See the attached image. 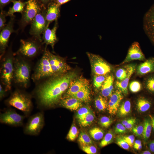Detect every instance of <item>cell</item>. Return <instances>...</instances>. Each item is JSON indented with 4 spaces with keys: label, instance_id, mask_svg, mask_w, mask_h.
Segmentation results:
<instances>
[{
    "label": "cell",
    "instance_id": "cell-31",
    "mask_svg": "<svg viewBox=\"0 0 154 154\" xmlns=\"http://www.w3.org/2000/svg\"><path fill=\"white\" fill-rule=\"evenodd\" d=\"M89 133L94 139L97 140L101 139L104 135L103 131L98 127H94L90 129Z\"/></svg>",
    "mask_w": 154,
    "mask_h": 154
},
{
    "label": "cell",
    "instance_id": "cell-3",
    "mask_svg": "<svg viewBox=\"0 0 154 154\" xmlns=\"http://www.w3.org/2000/svg\"><path fill=\"white\" fill-rule=\"evenodd\" d=\"M15 58L14 53L10 46L4 54L0 58L1 82L7 92L11 89L13 82Z\"/></svg>",
    "mask_w": 154,
    "mask_h": 154
},
{
    "label": "cell",
    "instance_id": "cell-21",
    "mask_svg": "<svg viewBox=\"0 0 154 154\" xmlns=\"http://www.w3.org/2000/svg\"><path fill=\"white\" fill-rule=\"evenodd\" d=\"M61 99L60 104L63 107L72 111L76 110L82 107V102L73 97Z\"/></svg>",
    "mask_w": 154,
    "mask_h": 154
},
{
    "label": "cell",
    "instance_id": "cell-51",
    "mask_svg": "<svg viewBox=\"0 0 154 154\" xmlns=\"http://www.w3.org/2000/svg\"><path fill=\"white\" fill-rule=\"evenodd\" d=\"M70 0H55V2L56 3V4L59 6H60L68 2Z\"/></svg>",
    "mask_w": 154,
    "mask_h": 154
},
{
    "label": "cell",
    "instance_id": "cell-7",
    "mask_svg": "<svg viewBox=\"0 0 154 154\" xmlns=\"http://www.w3.org/2000/svg\"><path fill=\"white\" fill-rule=\"evenodd\" d=\"M44 6L38 0H27L19 22L20 27L24 28L32 21Z\"/></svg>",
    "mask_w": 154,
    "mask_h": 154
},
{
    "label": "cell",
    "instance_id": "cell-36",
    "mask_svg": "<svg viewBox=\"0 0 154 154\" xmlns=\"http://www.w3.org/2000/svg\"><path fill=\"white\" fill-rule=\"evenodd\" d=\"M78 134V131L77 128L74 125H73L68 134L67 138L69 140L73 141L77 137Z\"/></svg>",
    "mask_w": 154,
    "mask_h": 154
},
{
    "label": "cell",
    "instance_id": "cell-32",
    "mask_svg": "<svg viewBox=\"0 0 154 154\" xmlns=\"http://www.w3.org/2000/svg\"><path fill=\"white\" fill-rule=\"evenodd\" d=\"M114 135L112 130L109 131L105 135L101 141L100 145L103 147L111 143L113 141Z\"/></svg>",
    "mask_w": 154,
    "mask_h": 154
},
{
    "label": "cell",
    "instance_id": "cell-49",
    "mask_svg": "<svg viewBox=\"0 0 154 154\" xmlns=\"http://www.w3.org/2000/svg\"><path fill=\"white\" fill-rule=\"evenodd\" d=\"M13 0H0V8L1 10L3 9L4 7L8 5Z\"/></svg>",
    "mask_w": 154,
    "mask_h": 154
},
{
    "label": "cell",
    "instance_id": "cell-50",
    "mask_svg": "<svg viewBox=\"0 0 154 154\" xmlns=\"http://www.w3.org/2000/svg\"><path fill=\"white\" fill-rule=\"evenodd\" d=\"M45 7H46L48 5L54 0H38Z\"/></svg>",
    "mask_w": 154,
    "mask_h": 154
},
{
    "label": "cell",
    "instance_id": "cell-44",
    "mask_svg": "<svg viewBox=\"0 0 154 154\" xmlns=\"http://www.w3.org/2000/svg\"><path fill=\"white\" fill-rule=\"evenodd\" d=\"M116 143L120 147L125 149H128L129 145L122 137H118L116 139Z\"/></svg>",
    "mask_w": 154,
    "mask_h": 154
},
{
    "label": "cell",
    "instance_id": "cell-34",
    "mask_svg": "<svg viewBox=\"0 0 154 154\" xmlns=\"http://www.w3.org/2000/svg\"><path fill=\"white\" fill-rule=\"evenodd\" d=\"M91 111L90 108L88 106L81 107L77 112L76 117L78 120L82 119Z\"/></svg>",
    "mask_w": 154,
    "mask_h": 154
},
{
    "label": "cell",
    "instance_id": "cell-35",
    "mask_svg": "<svg viewBox=\"0 0 154 154\" xmlns=\"http://www.w3.org/2000/svg\"><path fill=\"white\" fill-rule=\"evenodd\" d=\"M105 75H95L94 76L93 84L96 88H99L102 87L107 78Z\"/></svg>",
    "mask_w": 154,
    "mask_h": 154
},
{
    "label": "cell",
    "instance_id": "cell-28",
    "mask_svg": "<svg viewBox=\"0 0 154 154\" xmlns=\"http://www.w3.org/2000/svg\"><path fill=\"white\" fill-rule=\"evenodd\" d=\"M78 141L82 146L92 144V141L88 135L86 133L82 132L79 135Z\"/></svg>",
    "mask_w": 154,
    "mask_h": 154
},
{
    "label": "cell",
    "instance_id": "cell-47",
    "mask_svg": "<svg viewBox=\"0 0 154 154\" xmlns=\"http://www.w3.org/2000/svg\"><path fill=\"white\" fill-rule=\"evenodd\" d=\"M7 92L1 84H0V99L2 100L6 96Z\"/></svg>",
    "mask_w": 154,
    "mask_h": 154
},
{
    "label": "cell",
    "instance_id": "cell-40",
    "mask_svg": "<svg viewBox=\"0 0 154 154\" xmlns=\"http://www.w3.org/2000/svg\"><path fill=\"white\" fill-rule=\"evenodd\" d=\"M81 149L85 152L88 154H94L96 153L97 150L94 146L90 145L82 146Z\"/></svg>",
    "mask_w": 154,
    "mask_h": 154
},
{
    "label": "cell",
    "instance_id": "cell-2",
    "mask_svg": "<svg viewBox=\"0 0 154 154\" xmlns=\"http://www.w3.org/2000/svg\"><path fill=\"white\" fill-rule=\"evenodd\" d=\"M15 56L13 82L20 88H27L30 84L31 64L29 60L19 56Z\"/></svg>",
    "mask_w": 154,
    "mask_h": 154
},
{
    "label": "cell",
    "instance_id": "cell-23",
    "mask_svg": "<svg viewBox=\"0 0 154 154\" xmlns=\"http://www.w3.org/2000/svg\"><path fill=\"white\" fill-rule=\"evenodd\" d=\"M114 80L112 75H110L106 78L101 87V93L103 97L110 96L112 94Z\"/></svg>",
    "mask_w": 154,
    "mask_h": 154
},
{
    "label": "cell",
    "instance_id": "cell-17",
    "mask_svg": "<svg viewBox=\"0 0 154 154\" xmlns=\"http://www.w3.org/2000/svg\"><path fill=\"white\" fill-rule=\"evenodd\" d=\"M136 65L134 64H131L125 66L127 72L126 78L121 81H117L116 82V86L118 90L125 95L128 94L127 86L129 80L131 76L136 70Z\"/></svg>",
    "mask_w": 154,
    "mask_h": 154
},
{
    "label": "cell",
    "instance_id": "cell-24",
    "mask_svg": "<svg viewBox=\"0 0 154 154\" xmlns=\"http://www.w3.org/2000/svg\"><path fill=\"white\" fill-rule=\"evenodd\" d=\"M12 2L13 3V6L10 7L7 12V16L10 17L14 16V14L16 12L22 14L27 3V1L23 2L19 0H13Z\"/></svg>",
    "mask_w": 154,
    "mask_h": 154
},
{
    "label": "cell",
    "instance_id": "cell-20",
    "mask_svg": "<svg viewBox=\"0 0 154 154\" xmlns=\"http://www.w3.org/2000/svg\"><path fill=\"white\" fill-rule=\"evenodd\" d=\"M122 93L119 90H117L110 96L108 109L110 114L115 115L117 112L120 103L123 98Z\"/></svg>",
    "mask_w": 154,
    "mask_h": 154
},
{
    "label": "cell",
    "instance_id": "cell-18",
    "mask_svg": "<svg viewBox=\"0 0 154 154\" xmlns=\"http://www.w3.org/2000/svg\"><path fill=\"white\" fill-rule=\"evenodd\" d=\"M60 7L54 1L47 6L46 10V18L48 27L51 23L57 21L60 17Z\"/></svg>",
    "mask_w": 154,
    "mask_h": 154
},
{
    "label": "cell",
    "instance_id": "cell-11",
    "mask_svg": "<svg viewBox=\"0 0 154 154\" xmlns=\"http://www.w3.org/2000/svg\"><path fill=\"white\" fill-rule=\"evenodd\" d=\"M25 116L19 114L14 110L9 108L0 114V123L14 127L23 125Z\"/></svg>",
    "mask_w": 154,
    "mask_h": 154
},
{
    "label": "cell",
    "instance_id": "cell-12",
    "mask_svg": "<svg viewBox=\"0 0 154 154\" xmlns=\"http://www.w3.org/2000/svg\"><path fill=\"white\" fill-rule=\"evenodd\" d=\"M143 27L145 34L154 44V3L144 15Z\"/></svg>",
    "mask_w": 154,
    "mask_h": 154
},
{
    "label": "cell",
    "instance_id": "cell-42",
    "mask_svg": "<svg viewBox=\"0 0 154 154\" xmlns=\"http://www.w3.org/2000/svg\"><path fill=\"white\" fill-rule=\"evenodd\" d=\"M7 16V12L3 9L1 10L0 14V31L5 26L6 22V17Z\"/></svg>",
    "mask_w": 154,
    "mask_h": 154
},
{
    "label": "cell",
    "instance_id": "cell-30",
    "mask_svg": "<svg viewBox=\"0 0 154 154\" xmlns=\"http://www.w3.org/2000/svg\"><path fill=\"white\" fill-rule=\"evenodd\" d=\"M95 105L96 108L100 111H104L108 107L107 101L101 96H99L96 99Z\"/></svg>",
    "mask_w": 154,
    "mask_h": 154
},
{
    "label": "cell",
    "instance_id": "cell-9",
    "mask_svg": "<svg viewBox=\"0 0 154 154\" xmlns=\"http://www.w3.org/2000/svg\"><path fill=\"white\" fill-rule=\"evenodd\" d=\"M44 117L42 112H39L31 116L24 127L25 134L31 135H38L44 124Z\"/></svg>",
    "mask_w": 154,
    "mask_h": 154
},
{
    "label": "cell",
    "instance_id": "cell-8",
    "mask_svg": "<svg viewBox=\"0 0 154 154\" xmlns=\"http://www.w3.org/2000/svg\"><path fill=\"white\" fill-rule=\"evenodd\" d=\"M46 7L44 6L31 23L29 33L33 37L42 42L41 35L47 27L46 18Z\"/></svg>",
    "mask_w": 154,
    "mask_h": 154
},
{
    "label": "cell",
    "instance_id": "cell-45",
    "mask_svg": "<svg viewBox=\"0 0 154 154\" xmlns=\"http://www.w3.org/2000/svg\"><path fill=\"white\" fill-rule=\"evenodd\" d=\"M126 128L122 124L119 123L117 124L115 129V132L116 133L121 134L125 133Z\"/></svg>",
    "mask_w": 154,
    "mask_h": 154
},
{
    "label": "cell",
    "instance_id": "cell-56",
    "mask_svg": "<svg viewBox=\"0 0 154 154\" xmlns=\"http://www.w3.org/2000/svg\"><path fill=\"white\" fill-rule=\"evenodd\" d=\"M151 125L154 129V117L151 119Z\"/></svg>",
    "mask_w": 154,
    "mask_h": 154
},
{
    "label": "cell",
    "instance_id": "cell-37",
    "mask_svg": "<svg viewBox=\"0 0 154 154\" xmlns=\"http://www.w3.org/2000/svg\"><path fill=\"white\" fill-rule=\"evenodd\" d=\"M129 90L133 93L139 92L141 89V85L140 83L137 81H133L131 82L129 86Z\"/></svg>",
    "mask_w": 154,
    "mask_h": 154
},
{
    "label": "cell",
    "instance_id": "cell-15",
    "mask_svg": "<svg viewBox=\"0 0 154 154\" xmlns=\"http://www.w3.org/2000/svg\"><path fill=\"white\" fill-rule=\"evenodd\" d=\"M145 59V56L139 43L135 41L133 42L130 46L127 55L121 64H123L133 60H144Z\"/></svg>",
    "mask_w": 154,
    "mask_h": 154
},
{
    "label": "cell",
    "instance_id": "cell-29",
    "mask_svg": "<svg viewBox=\"0 0 154 154\" xmlns=\"http://www.w3.org/2000/svg\"><path fill=\"white\" fill-rule=\"evenodd\" d=\"M152 125L149 121L147 119H145L144 122L143 130L142 134L144 139L146 140L149 137Z\"/></svg>",
    "mask_w": 154,
    "mask_h": 154
},
{
    "label": "cell",
    "instance_id": "cell-27",
    "mask_svg": "<svg viewBox=\"0 0 154 154\" xmlns=\"http://www.w3.org/2000/svg\"><path fill=\"white\" fill-rule=\"evenodd\" d=\"M151 104L147 100L141 98L139 99L137 102V108L139 111L144 112L147 111L150 108Z\"/></svg>",
    "mask_w": 154,
    "mask_h": 154
},
{
    "label": "cell",
    "instance_id": "cell-1",
    "mask_svg": "<svg viewBox=\"0 0 154 154\" xmlns=\"http://www.w3.org/2000/svg\"><path fill=\"white\" fill-rule=\"evenodd\" d=\"M76 76L74 72L66 73L53 76L37 83L33 95L38 107L45 110L59 103L70 82Z\"/></svg>",
    "mask_w": 154,
    "mask_h": 154
},
{
    "label": "cell",
    "instance_id": "cell-57",
    "mask_svg": "<svg viewBox=\"0 0 154 154\" xmlns=\"http://www.w3.org/2000/svg\"><path fill=\"white\" fill-rule=\"evenodd\" d=\"M142 153L143 154H151V153L149 151H146L143 152Z\"/></svg>",
    "mask_w": 154,
    "mask_h": 154
},
{
    "label": "cell",
    "instance_id": "cell-4",
    "mask_svg": "<svg viewBox=\"0 0 154 154\" xmlns=\"http://www.w3.org/2000/svg\"><path fill=\"white\" fill-rule=\"evenodd\" d=\"M8 106L13 107L23 112L28 116L33 108L31 95L19 89H16L6 100Z\"/></svg>",
    "mask_w": 154,
    "mask_h": 154
},
{
    "label": "cell",
    "instance_id": "cell-53",
    "mask_svg": "<svg viewBox=\"0 0 154 154\" xmlns=\"http://www.w3.org/2000/svg\"><path fill=\"white\" fill-rule=\"evenodd\" d=\"M131 119L132 118L123 120L122 122V124L125 126L131 120Z\"/></svg>",
    "mask_w": 154,
    "mask_h": 154
},
{
    "label": "cell",
    "instance_id": "cell-48",
    "mask_svg": "<svg viewBox=\"0 0 154 154\" xmlns=\"http://www.w3.org/2000/svg\"><path fill=\"white\" fill-rule=\"evenodd\" d=\"M136 122L135 119L132 118L131 120L125 126L127 129H130L133 128Z\"/></svg>",
    "mask_w": 154,
    "mask_h": 154
},
{
    "label": "cell",
    "instance_id": "cell-46",
    "mask_svg": "<svg viewBox=\"0 0 154 154\" xmlns=\"http://www.w3.org/2000/svg\"><path fill=\"white\" fill-rule=\"evenodd\" d=\"M123 139L127 143L129 146L132 147L134 143L135 137L133 135H131L122 137Z\"/></svg>",
    "mask_w": 154,
    "mask_h": 154
},
{
    "label": "cell",
    "instance_id": "cell-13",
    "mask_svg": "<svg viewBox=\"0 0 154 154\" xmlns=\"http://www.w3.org/2000/svg\"><path fill=\"white\" fill-rule=\"evenodd\" d=\"M15 16L11 17L8 23L1 31L0 33V58L5 53L8 47L9 38L11 34L15 32L14 30Z\"/></svg>",
    "mask_w": 154,
    "mask_h": 154
},
{
    "label": "cell",
    "instance_id": "cell-16",
    "mask_svg": "<svg viewBox=\"0 0 154 154\" xmlns=\"http://www.w3.org/2000/svg\"><path fill=\"white\" fill-rule=\"evenodd\" d=\"M54 27L50 29L47 27L42 33V42L46 46L50 45L53 49H54L55 44L58 41L56 37V32L58 27L57 21H55Z\"/></svg>",
    "mask_w": 154,
    "mask_h": 154
},
{
    "label": "cell",
    "instance_id": "cell-25",
    "mask_svg": "<svg viewBox=\"0 0 154 154\" xmlns=\"http://www.w3.org/2000/svg\"><path fill=\"white\" fill-rule=\"evenodd\" d=\"M90 92L89 86L86 87L70 97L76 98L82 102L88 103L90 100Z\"/></svg>",
    "mask_w": 154,
    "mask_h": 154
},
{
    "label": "cell",
    "instance_id": "cell-6",
    "mask_svg": "<svg viewBox=\"0 0 154 154\" xmlns=\"http://www.w3.org/2000/svg\"><path fill=\"white\" fill-rule=\"evenodd\" d=\"M45 46L42 55L38 61L31 76V79L37 83L55 75L48 58V50Z\"/></svg>",
    "mask_w": 154,
    "mask_h": 154
},
{
    "label": "cell",
    "instance_id": "cell-5",
    "mask_svg": "<svg viewBox=\"0 0 154 154\" xmlns=\"http://www.w3.org/2000/svg\"><path fill=\"white\" fill-rule=\"evenodd\" d=\"M20 42L19 48L14 53L15 56H19L29 60L35 57L43 51L42 42L34 37L21 39Z\"/></svg>",
    "mask_w": 154,
    "mask_h": 154
},
{
    "label": "cell",
    "instance_id": "cell-43",
    "mask_svg": "<svg viewBox=\"0 0 154 154\" xmlns=\"http://www.w3.org/2000/svg\"><path fill=\"white\" fill-rule=\"evenodd\" d=\"M143 130V126L139 125L134 127L132 129L133 133L136 136H139L142 134Z\"/></svg>",
    "mask_w": 154,
    "mask_h": 154
},
{
    "label": "cell",
    "instance_id": "cell-52",
    "mask_svg": "<svg viewBox=\"0 0 154 154\" xmlns=\"http://www.w3.org/2000/svg\"><path fill=\"white\" fill-rule=\"evenodd\" d=\"M149 148L151 151L154 152V141L151 142L149 144Z\"/></svg>",
    "mask_w": 154,
    "mask_h": 154
},
{
    "label": "cell",
    "instance_id": "cell-14",
    "mask_svg": "<svg viewBox=\"0 0 154 154\" xmlns=\"http://www.w3.org/2000/svg\"><path fill=\"white\" fill-rule=\"evenodd\" d=\"M48 54L49 62L55 75L65 73L70 69L63 58L52 54L48 50Z\"/></svg>",
    "mask_w": 154,
    "mask_h": 154
},
{
    "label": "cell",
    "instance_id": "cell-54",
    "mask_svg": "<svg viewBox=\"0 0 154 154\" xmlns=\"http://www.w3.org/2000/svg\"><path fill=\"white\" fill-rule=\"evenodd\" d=\"M141 144V143L140 140H136L135 141V142H134L133 146H135Z\"/></svg>",
    "mask_w": 154,
    "mask_h": 154
},
{
    "label": "cell",
    "instance_id": "cell-26",
    "mask_svg": "<svg viewBox=\"0 0 154 154\" xmlns=\"http://www.w3.org/2000/svg\"><path fill=\"white\" fill-rule=\"evenodd\" d=\"M131 108L130 102L127 100L124 101L121 104L119 108V115L121 117L127 115L130 112Z\"/></svg>",
    "mask_w": 154,
    "mask_h": 154
},
{
    "label": "cell",
    "instance_id": "cell-39",
    "mask_svg": "<svg viewBox=\"0 0 154 154\" xmlns=\"http://www.w3.org/2000/svg\"><path fill=\"white\" fill-rule=\"evenodd\" d=\"M112 120L110 118L107 116H103L100 119V123L103 127L106 128L108 127L112 123Z\"/></svg>",
    "mask_w": 154,
    "mask_h": 154
},
{
    "label": "cell",
    "instance_id": "cell-38",
    "mask_svg": "<svg viewBox=\"0 0 154 154\" xmlns=\"http://www.w3.org/2000/svg\"><path fill=\"white\" fill-rule=\"evenodd\" d=\"M116 76L118 81H121L124 79L127 75V70L123 68L118 69L116 72Z\"/></svg>",
    "mask_w": 154,
    "mask_h": 154
},
{
    "label": "cell",
    "instance_id": "cell-33",
    "mask_svg": "<svg viewBox=\"0 0 154 154\" xmlns=\"http://www.w3.org/2000/svg\"><path fill=\"white\" fill-rule=\"evenodd\" d=\"M94 119V115L91 111L83 119L78 120L80 125L82 127H86L90 125Z\"/></svg>",
    "mask_w": 154,
    "mask_h": 154
},
{
    "label": "cell",
    "instance_id": "cell-19",
    "mask_svg": "<svg viewBox=\"0 0 154 154\" xmlns=\"http://www.w3.org/2000/svg\"><path fill=\"white\" fill-rule=\"evenodd\" d=\"M88 81L80 76L75 78L70 83L66 94L69 97L75 94L83 88L89 86Z\"/></svg>",
    "mask_w": 154,
    "mask_h": 154
},
{
    "label": "cell",
    "instance_id": "cell-10",
    "mask_svg": "<svg viewBox=\"0 0 154 154\" xmlns=\"http://www.w3.org/2000/svg\"><path fill=\"white\" fill-rule=\"evenodd\" d=\"M87 54L92 71L95 75H105L110 72V66L100 56L89 52Z\"/></svg>",
    "mask_w": 154,
    "mask_h": 154
},
{
    "label": "cell",
    "instance_id": "cell-58",
    "mask_svg": "<svg viewBox=\"0 0 154 154\" xmlns=\"http://www.w3.org/2000/svg\"><path fill=\"white\" fill-rule=\"evenodd\" d=\"M20 0V1H22L23 0Z\"/></svg>",
    "mask_w": 154,
    "mask_h": 154
},
{
    "label": "cell",
    "instance_id": "cell-55",
    "mask_svg": "<svg viewBox=\"0 0 154 154\" xmlns=\"http://www.w3.org/2000/svg\"><path fill=\"white\" fill-rule=\"evenodd\" d=\"M134 148L136 150H140L142 148L141 144L139 145L135 146H133Z\"/></svg>",
    "mask_w": 154,
    "mask_h": 154
},
{
    "label": "cell",
    "instance_id": "cell-41",
    "mask_svg": "<svg viewBox=\"0 0 154 154\" xmlns=\"http://www.w3.org/2000/svg\"><path fill=\"white\" fill-rule=\"evenodd\" d=\"M147 89L149 91L154 92V76H151L146 80L145 83Z\"/></svg>",
    "mask_w": 154,
    "mask_h": 154
},
{
    "label": "cell",
    "instance_id": "cell-22",
    "mask_svg": "<svg viewBox=\"0 0 154 154\" xmlns=\"http://www.w3.org/2000/svg\"><path fill=\"white\" fill-rule=\"evenodd\" d=\"M137 74L144 75L154 72V57L150 58L141 64L137 69Z\"/></svg>",
    "mask_w": 154,
    "mask_h": 154
}]
</instances>
